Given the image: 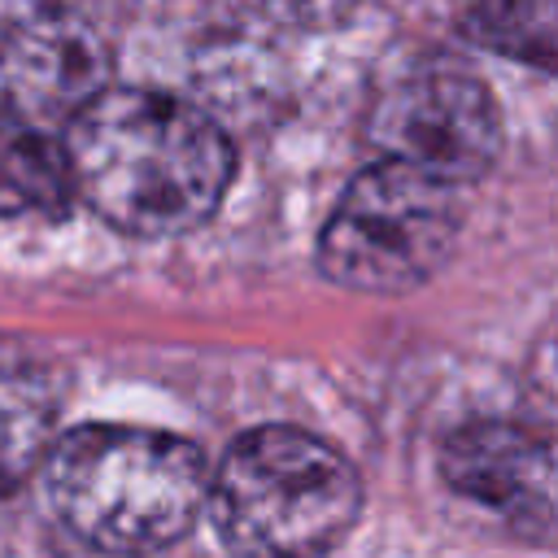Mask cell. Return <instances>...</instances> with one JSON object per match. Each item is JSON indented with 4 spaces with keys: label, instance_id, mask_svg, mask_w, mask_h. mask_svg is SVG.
I'll return each mask as SVG.
<instances>
[{
    "label": "cell",
    "instance_id": "cell-1",
    "mask_svg": "<svg viewBox=\"0 0 558 558\" xmlns=\"http://www.w3.org/2000/svg\"><path fill=\"white\" fill-rule=\"evenodd\" d=\"M74 196L126 235H179L205 222L235 170L231 144L196 105L105 87L65 131Z\"/></svg>",
    "mask_w": 558,
    "mask_h": 558
},
{
    "label": "cell",
    "instance_id": "cell-2",
    "mask_svg": "<svg viewBox=\"0 0 558 558\" xmlns=\"http://www.w3.org/2000/svg\"><path fill=\"white\" fill-rule=\"evenodd\" d=\"M205 453L170 432L87 423L57 436L48 497L57 519L105 554H157L209 506Z\"/></svg>",
    "mask_w": 558,
    "mask_h": 558
},
{
    "label": "cell",
    "instance_id": "cell-3",
    "mask_svg": "<svg viewBox=\"0 0 558 558\" xmlns=\"http://www.w3.org/2000/svg\"><path fill=\"white\" fill-rule=\"evenodd\" d=\"M353 462L301 432L253 427L209 475V519L235 558H318L357 519Z\"/></svg>",
    "mask_w": 558,
    "mask_h": 558
},
{
    "label": "cell",
    "instance_id": "cell-4",
    "mask_svg": "<svg viewBox=\"0 0 558 558\" xmlns=\"http://www.w3.org/2000/svg\"><path fill=\"white\" fill-rule=\"evenodd\" d=\"M458 227V183L379 157L340 192L318 235V266L340 288L397 296L445 266Z\"/></svg>",
    "mask_w": 558,
    "mask_h": 558
},
{
    "label": "cell",
    "instance_id": "cell-5",
    "mask_svg": "<svg viewBox=\"0 0 558 558\" xmlns=\"http://www.w3.org/2000/svg\"><path fill=\"white\" fill-rule=\"evenodd\" d=\"M371 140L392 161L418 166L445 183H471L501 153V113L471 70L418 61L375 96Z\"/></svg>",
    "mask_w": 558,
    "mask_h": 558
},
{
    "label": "cell",
    "instance_id": "cell-6",
    "mask_svg": "<svg viewBox=\"0 0 558 558\" xmlns=\"http://www.w3.org/2000/svg\"><path fill=\"white\" fill-rule=\"evenodd\" d=\"M105 39L61 0H0V109L70 122L105 92Z\"/></svg>",
    "mask_w": 558,
    "mask_h": 558
},
{
    "label": "cell",
    "instance_id": "cell-7",
    "mask_svg": "<svg viewBox=\"0 0 558 558\" xmlns=\"http://www.w3.org/2000/svg\"><path fill=\"white\" fill-rule=\"evenodd\" d=\"M440 475L453 493L541 527L558 514V458L519 423L475 418L449 432L440 449Z\"/></svg>",
    "mask_w": 558,
    "mask_h": 558
},
{
    "label": "cell",
    "instance_id": "cell-8",
    "mask_svg": "<svg viewBox=\"0 0 558 558\" xmlns=\"http://www.w3.org/2000/svg\"><path fill=\"white\" fill-rule=\"evenodd\" d=\"M61 423V384L44 357L0 340V493H13L48 462Z\"/></svg>",
    "mask_w": 558,
    "mask_h": 558
},
{
    "label": "cell",
    "instance_id": "cell-9",
    "mask_svg": "<svg viewBox=\"0 0 558 558\" xmlns=\"http://www.w3.org/2000/svg\"><path fill=\"white\" fill-rule=\"evenodd\" d=\"M74 201L65 140L0 109V218H61Z\"/></svg>",
    "mask_w": 558,
    "mask_h": 558
},
{
    "label": "cell",
    "instance_id": "cell-10",
    "mask_svg": "<svg viewBox=\"0 0 558 558\" xmlns=\"http://www.w3.org/2000/svg\"><path fill=\"white\" fill-rule=\"evenodd\" d=\"M466 35L510 61L558 74V0H480Z\"/></svg>",
    "mask_w": 558,
    "mask_h": 558
},
{
    "label": "cell",
    "instance_id": "cell-11",
    "mask_svg": "<svg viewBox=\"0 0 558 558\" xmlns=\"http://www.w3.org/2000/svg\"><path fill=\"white\" fill-rule=\"evenodd\" d=\"M357 0H266V9L296 26H331L340 22Z\"/></svg>",
    "mask_w": 558,
    "mask_h": 558
}]
</instances>
